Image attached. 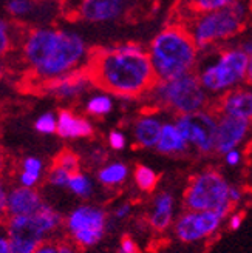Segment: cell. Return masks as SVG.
Segmentation results:
<instances>
[{"mask_svg": "<svg viewBox=\"0 0 252 253\" xmlns=\"http://www.w3.org/2000/svg\"><path fill=\"white\" fill-rule=\"evenodd\" d=\"M85 70L96 86L121 97H138L156 82L149 54L143 45L125 42L90 54Z\"/></svg>", "mask_w": 252, "mask_h": 253, "instance_id": "1", "label": "cell"}, {"mask_svg": "<svg viewBox=\"0 0 252 253\" xmlns=\"http://www.w3.org/2000/svg\"><path fill=\"white\" fill-rule=\"evenodd\" d=\"M22 56L31 74L44 84L85 68L90 51L76 31L36 27L23 37Z\"/></svg>", "mask_w": 252, "mask_h": 253, "instance_id": "2", "label": "cell"}, {"mask_svg": "<svg viewBox=\"0 0 252 253\" xmlns=\"http://www.w3.org/2000/svg\"><path fill=\"white\" fill-rule=\"evenodd\" d=\"M200 49L187 27L167 25L149 45L147 54L158 81H167L192 73L197 67Z\"/></svg>", "mask_w": 252, "mask_h": 253, "instance_id": "3", "label": "cell"}, {"mask_svg": "<svg viewBox=\"0 0 252 253\" xmlns=\"http://www.w3.org/2000/svg\"><path fill=\"white\" fill-rule=\"evenodd\" d=\"M64 216L48 202L34 214L8 216L5 229L9 236V253H34L48 239L56 238L64 227Z\"/></svg>", "mask_w": 252, "mask_h": 253, "instance_id": "4", "label": "cell"}, {"mask_svg": "<svg viewBox=\"0 0 252 253\" xmlns=\"http://www.w3.org/2000/svg\"><path fill=\"white\" fill-rule=\"evenodd\" d=\"M248 17V6L243 0L235 2L220 11L201 12L189 23V33L198 49H207L218 42L228 41L243 30Z\"/></svg>", "mask_w": 252, "mask_h": 253, "instance_id": "5", "label": "cell"}, {"mask_svg": "<svg viewBox=\"0 0 252 253\" xmlns=\"http://www.w3.org/2000/svg\"><path fill=\"white\" fill-rule=\"evenodd\" d=\"M147 94H150L155 104L178 113V116L206 110L209 104V93L194 71L167 81L156 79Z\"/></svg>", "mask_w": 252, "mask_h": 253, "instance_id": "6", "label": "cell"}, {"mask_svg": "<svg viewBox=\"0 0 252 253\" xmlns=\"http://www.w3.org/2000/svg\"><path fill=\"white\" fill-rule=\"evenodd\" d=\"M248 56L240 46L226 48L198 73V79L209 94H223L246 82Z\"/></svg>", "mask_w": 252, "mask_h": 253, "instance_id": "7", "label": "cell"}, {"mask_svg": "<svg viewBox=\"0 0 252 253\" xmlns=\"http://www.w3.org/2000/svg\"><path fill=\"white\" fill-rule=\"evenodd\" d=\"M64 229L74 246L90 249L104 239L108 230V214L99 206L81 204L65 216Z\"/></svg>", "mask_w": 252, "mask_h": 253, "instance_id": "8", "label": "cell"}, {"mask_svg": "<svg viewBox=\"0 0 252 253\" xmlns=\"http://www.w3.org/2000/svg\"><path fill=\"white\" fill-rule=\"evenodd\" d=\"M229 184L217 170H204L189 182L184 195L187 210H215L228 204Z\"/></svg>", "mask_w": 252, "mask_h": 253, "instance_id": "9", "label": "cell"}, {"mask_svg": "<svg viewBox=\"0 0 252 253\" xmlns=\"http://www.w3.org/2000/svg\"><path fill=\"white\" fill-rule=\"evenodd\" d=\"M232 204H223L215 210H187L175 221V236L181 243L201 241L217 233L220 224L229 216Z\"/></svg>", "mask_w": 252, "mask_h": 253, "instance_id": "10", "label": "cell"}, {"mask_svg": "<svg viewBox=\"0 0 252 253\" xmlns=\"http://www.w3.org/2000/svg\"><path fill=\"white\" fill-rule=\"evenodd\" d=\"M217 122L218 116L209 110H201L191 115H180L175 121L187 144L195 147L203 155L215 151Z\"/></svg>", "mask_w": 252, "mask_h": 253, "instance_id": "11", "label": "cell"}, {"mask_svg": "<svg viewBox=\"0 0 252 253\" xmlns=\"http://www.w3.org/2000/svg\"><path fill=\"white\" fill-rule=\"evenodd\" d=\"M127 0H76L71 14L84 22L104 23L122 16Z\"/></svg>", "mask_w": 252, "mask_h": 253, "instance_id": "12", "label": "cell"}, {"mask_svg": "<svg viewBox=\"0 0 252 253\" xmlns=\"http://www.w3.org/2000/svg\"><path fill=\"white\" fill-rule=\"evenodd\" d=\"M251 122L246 119L218 115L217 134H215V151L220 155H226L229 150L240 145L248 136Z\"/></svg>", "mask_w": 252, "mask_h": 253, "instance_id": "13", "label": "cell"}, {"mask_svg": "<svg viewBox=\"0 0 252 253\" xmlns=\"http://www.w3.org/2000/svg\"><path fill=\"white\" fill-rule=\"evenodd\" d=\"M45 91L50 93L51 96L57 97V99H64V100H70V99H76L81 94H84L90 85H95L92 81V76L88 74V71L85 68L68 73L65 76H60V78L51 79L48 82L42 84Z\"/></svg>", "mask_w": 252, "mask_h": 253, "instance_id": "14", "label": "cell"}, {"mask_svg": "<svg viewBox=\"0 0 252 253\" xmlns=\"http://www.w3.org/2000/svg\"><path fill=\"white\" fill-rule=\"evenodd\" d=\"M217 113L252 122V90L237 86L223 93L217 102Z\"/></svg>", "mask_w": 252, "mask_h": 253, "instance_id": "15", "label": "cell"}, {"mask_svg": "<svg viewBox=\"0 0 252 253\" xmlns=\"http://www.w3.org/2000/svg\"><path fill=\"white\" fill-rule=\"evenodd\" d=\"M44 198L37 188L30 187H11L8 201V216H28L39 211L44 206Z\"/></svg>", "mask_w": 252, "mask_h": 253, "instance_id": "16", "label": "cell"}, {"mask_svg": "<svg viewBox=\"0 0 252 253\" xmlns=\"http://www.w3.org/2000/svg\"><path fill=\"white\" fill-rule=\"evenodd\" d=\"M92 122L70 110H60L57 115L56 134L62 139H82L93 134Z\"/></svg>", "mask_w": 252, "mask_h": 253, "instance_id": "17", "label": "cell"}, {"mask_svg": "<svg viewBox=\"0 0 252 253\" xmlns=\"http://www.w3.org/2000/svg\"><path fill=\"white\" fill-rule=\"evenodd\" d=\"M175 201L169 192H161L155 196L152 210L149 213V224L156 232H164L173 221Z\"/></svg>", "mask_w": 252, "mask_h": 253, "instance_id": "18", "label": "cell"}, {"mask_svg": "<svg viewBox=\"0 0 252 253\" xmlns=\"http://www.w3.org/2000/svg\"><path fill=\"white\" fill-rule=\"evenodd\" d=\"M162 122L155 115H143L136 119L133 126V137L138 147L141 148H155L161 134Z\"/></svg>", "mask_w": 252, "mask_h": 253, "instance_id": "19", "label": "cell"}, {"mask_svg": "<svg viewBox=\"0 0 252 253\" xmlns=\"http://www.w3.org/2000/svg\"><path fill=\"white\" fill-rule=\"evenodd\" d=\"M189 148V144L175 122H162L161 134L155 150L162 155H183Z\"/></svg>", "mask_w": 252, "mask_h": 253, "instance_id": "20", "label": "cell"}, {"mask_svg": "<svg viewBox=\"0 0 252 253\" xmlns=\"http://www.w3.org/2000/svg\"><path fill=\"white\" fill-rule=\"evenodd\" d=\"M47 173L45 162L39 156H27L23 158L17 173V182L22 187L36 188L44 179Z\"/></svg>", "mask_w": 252, "mask_h": 253, "instance_id": "21", "label": "cell"}, {"mask_svg": "<svg viewBox=\"0 0 252 253\" xmlns=\"http://www.w3.org/2000/svg\"><path fill=\"white\" fill-rule=\"evenodd\" d=\"M96 178L99 181L101 185L113 188V187H118L122 185L129 178V167L125 166L124 162L115 161V162H108L104 164L102 167L98 170Z\"/></svg>", "mask_w": 252, "mask_h": 253, "instance_id": "22", "label": "cell"}, {"mask_svg": "<svg viewBox=\"0 0 252 253\" xmlns=\"http://www.w3.org/2000/svg\"><path fill=\"white\" fill-rule=\"evenodd\" d=\"M67 190H70V193L74 195L79 199H90L95 192V184L93 179L84 171H74L70 176V181L67 185Z\"/></svg>", "mask_w": 252, "mask_h": 253, "instance_id": "23", "label": "cell"}, {"mask_svg": "<svg viewBox=\"0 0 252 253\" xmlns=\"http://www.w3.org/2000/svg\"><path fill=\"white\" fill-rule=\"evenodd\" d=\"M111 110H113V99L107 93L93 94L85 102V111L95 118H104L110 115Z\"/></svg>", "mask_w": 252, "mask_h": 253, "instance_id": "24", "label": "cell"}, {"mask_svg": "<svg viewBox=\"0 0 252 253\" xmlns=\"http://www.w3.org/2000/svg\"><path fill=\"white\" fill-rule=\"evenodd\" d=\"M135 184L136 187L141 190V192L150 193L153 192L156 184H158V174L155 173V170H152L147 166H138L135 169Z\"/></svg>", "mask_w": 252, "mask_h": 253, "instance_id": "25", "label": "cell"}, {"mask_svg": "<svg viewBox=\"0 0 252 253\" xmlns=\"http://www.w3.org/2000/svg\"><path fill=\"white\" fill-rule=\"evenodd\" d=\"M34 253H79V247H76L71 241L51 238L42 243Z\"/></svg>", "mask_w": 252, "mask_h": 253, "instance_id": "26", "label": "cell"}, {"mask_svg": "<svg viewBox=\"0 0 252 253\" xmlns=\"http://www.w3.org/2000/svg\"><path fill=\"white\" fill-rule=\"evenodd\" d=\"M34 9H36L34 0H8L6 2L8 14L16 19H25L31 16Z\"/></svg>", "mask_w": 252, "mask_h": 253, "instance_id": "27", "label": "cell"}, {"mask_svg": "<svg viewBox=\"0 0 252 253\" xmlns=\"http://www.w3.org/2000/svg\"><path fill=\"white\" fill-rule=\"evenodd\" d=\"M235 0H192L191 8L197 14L201 12H212V11H220L231 6Z\"/></svg>", "mask_w": 252, "mask_h": 253, "instance_id": "28", "label": "cell"}, {"mask_svg": "<svg viewBox=\"0 0 252 253\" xmlns=\"http://www.w3.org/2000/svg\"><path fill=\"white\" fill-rule=\"evenodd\" d=\"M34 130L41 134H54L57 130V115L53 111H45L34 121Z\"/></svg>", "mask_w": 252, "mask_h": 253, "instance_id": "29", "label": "cell"}, {"mask_svg": "<svg viewBox=\"0 0 252 253\" xmlns=\"http://www.w3.org/2000/svg\"><path fill=\"white\" fill-rule=\"evenodd\" d=\"M14 43V28L5 19H0V57L11 51Z\"/></svg>", "mask_w": 252, "mask_h": 253, "instance_id": "30", "label": "cell"}, {"mask_svg": "<svg viewBox=\"0 0 252 253\" xmlns=\"http://www.w3.org/2000/svg\"><path fill=\"white\" fill-rule=\"evenodd\" d=\"M70 176H71L70 171H67L65 169H62V167H59L54 164V166L50 169L48 174H47V181H48L50 185L54 187V188H67Z\"/></svg>", "mask_w": 252, "mask_h": 253, "instance_id": "31", "label": "cell"}, {"mask_svg": "<svg viewBox=\"0 0 252 253\" xmlns=\"http://www.w3.org/2000/svg\"><path fill=\"white\" fill-rule=\"evenodd\" d=\"M54 164L62 169H65L70 173H74V171H79L81 159L76 153H73V151H70V150H65V151H62V153H59Z\"/></svg>", "mask_w": 252, "mask_h": 253, "instance_id": "32", "label": "cell"}, {"mask_svg": "<svg viewBox=\"0 0 252 253\" xmlns=\"http://www.w3.org/2000/svg\"><path fill=\"white\" fill-rule=\"evenodd\" d=\"M11 187L5 179L0 178V218L8 216V201H9Z\"/></svg>", "mask_w": 252, "mask_h": 253, "instance_id": "33", "label": "cell"}, {"mask_svg": "<svg viewBox=\"0 0 252 253\" xmlns=\"http://www.w3.org/2000/svg\"><path fill=\"white\" fill-rule=\"evenodd\" d=\"M108 145L111 150H116V151H121L127 147V137L125 134L119 130H113L108 133Z\"/></svg>", "mask_w": 252, "mask_h": 253, "instance_id": "34", "label": "cell"}, {"mask_svg": "<svg viewBox=\"0 0 252 253\" xmlns=\"http://www.w3.org/2000/svg\"><path fill=\"white\" fill-rule=\"evenodd\" d=\"M248 56V71H246V82L252 86V41L242 43L240 46Z\"/></svg>", "mask_w": 252, "mask_h": 253, "instance_id": "35", "label": "cell"}, {"mask_svg": "<svg viewBox=\"0 0 252 253\" xmlns=\"http://www.w3.org/2000/svg\"><path fill=\"white\" fill-rule=\"evenodd\" d=\"M116 253H140V250H138L136 243L133 241L130 236H125V238L121 239Z\"/></svg>", "mask_w": 252, "mask_h": 253, "instance_id": "36", "label": "cell"}, {"mask_svg": "<svg viewBox=\"0 0 252 253\" xmlns=\"http://www.w3.org/2000/svg\"><path fill=\"white\" fill-rule=\"evenodd\" d=\"M132 214V204L130 202H124V204H119L115 210H113V218L116 221H122L125 218H129Z\"/></svg>", "mask_w": 252, "mask_h": 253, "instance_id": "37", "label": "cell"}, {"mask_svg": "<svg viewBox=\"0 0 252 253\" xmlns=\"http://www.w3.org/2000/svg\"><path fill=\"white\" fill-rule=\"evenodd\" d=\"M223 156H224L226 164H228V166H231V167H237L238 164L242 162V153H240V151H238L237 148L229 150L228 153L223 155Z\"/></svg>", "mask_w": 252, "mask_h": 253, "instance_id": "38", "label": "cell"}, {"mask_svg": "<svg viewBox=\"0 0 252 253\" xmlns=\"http://www.w3.org/2000/svg\"><path fill=\"white\" fill-rule=\"evenodd\" d=\"M242 198H243L242 190L238 188V187H235V185H229V195H228V199H229L231 204H232V206L238 204V202L242 201Z\"/></svg>", "mask_w": 252, "mask_h": 253, "instance_id": "39", "label": "cell"}, {"mask_svg": "<svg viewBox=\"0 0 252 253\" xmlns=\"http://www.w3.org/2000/svg\"><path fill=\"white\" fill-rule=\"evenodd\" d=\"M9 236L6 233V229H0V253H9Z\"/></svg>", "mask_w": 252, "mask_h": 253, "instance_id": "40", "label": "cell"}, {"mask_svg": "<svg viewBox=\"0 0 252 253\" xmlns=\"http://www.w3.org/2000/svg\"><path fill=\"white\" fill-rule=\"evenodd\" d=\"M243 224V214L242 213H234L229 214V229L231 230H238Z\"/></svg>", "mask_w": 252, "mask_h": 253, "instance_id": "41", "label": "cell"}, {"mask_svg": "<svg viewBox=\"0 0 252 253\" xmlns=\"http://www.w3.org/2000/svg\"><path fill=\"white\" fill-rule=\"evenodd\" d=\"M90 159L95 162V164H102L105 159H107V153L102 150V148H96L92 151V155H90Z\"/></svg>", "mask_w": 252, "mask_h": 253, "instance_id": "42", "label": "cell"}, {"mask_svg": "<svg viewBox=\"0 0 252 253\" xmlns=\"http://www.w3.org/2000/svg\"><path fill=\"white\" fill-rule=\"evenodd\" d=\"M5 166H6L5 156H3V153H2V151H0V174L3 173V170H5Z\"/></svg>", "mask_w": 252, "mask_h": 253, "instance_id": "43", "label": "cell"}, {"mask_svg": "<svg viewBox=\"0 0 252 253\" xmlns=\"http://www.w3.org/2000/svg\"><path fill=\"white\" fill-rule=\"evenodd\" d=\"M2 74H3V63L0 60V78H2Z\"/></svg>", "mask_w": 252, "mask_h": 253, "instance_id": "44", "label": "cell"}]
</instances>
